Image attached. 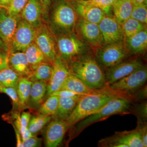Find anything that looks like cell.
Instances as JSON below:
<instances>
[{
	"label": "cell",
	"mask_w": 147,
	"mask_h": 147,
	"mask_svg": "<svg viewBox=\"0 0 147 147\" xmlns=\"http://www.w3.org/2000/svg\"><path fill=\"white\" fill-rule=\"evenodd\" d=\"M78 16L71 0H53L46 24L54 37L75 31Z\"/></svg>",
	"instance_id": "obj_1"
},
{
	"label": "cell",
	"mask_w": 147,
	"mask_h": 147,
	"mask_svg": "<svg viewBox=\"0 0 147 147\" xmlns=\"http://www.w3.org/2000/svg\"><path fill=\"white\" fill-rule=\"evenodd\" d=\"M131 17L143 24L147 23V4L133 5Z\"/></svg>",
	"instance_id": "obj_32"
},
{
	"label": "cell",
	"mask_w": 147,
	"mask_h": 147,
	"mask_svg": "<svg viewBox=\"0 0 147 147\" xmlns=\"http://www.w3.org/2000/svg\"><path fill=\"white\" fill-rule=\"evenodd\" d=\"M61 90H69L82 94H90L94 91L71 72L66 79Z\"/></svg>",
	"instance_id": "obj_24"
},
{
	"label": "cell",
	"mask_w": 147,
	"mask_h": 147,
	"mask_svg": "<svg viewBox=\"0 0 147 147\" xmlns=\"http://www.w3.org/2000/svg\"><path fill=\"white\" fill-rule=\"evenodd\" d=\"M70 73L67 63L58 55L53 63L52 76L47 83V96L61 89L65 81Z\"/></svg>",
	"instance_id": "obj_13"
},
{
	"label": "cell",
	"mask_w": 147,
	"mask_h": 147,
	"mask_svg": "<svg viewBox=\"0 0 147 147\" xmlns=\"http://www.w3.org/2000/svg\"><path fill=\"white\" fill-rule=\"evenodd\" d=\"M34 42L48 61L53 64L58 55L57 50L55 37L45 23L36 29Z\"/></svg>",
	"instance_id": "obj_10"
},
{
	"label": "cell",
	"mask_w": 147,
	"mask_h": 147,
	"mask_svg": "<svg viewBox=\"0 0 147 147\" xmlns=\"http://www.w3.org/2000/svg\"><path fill=\"white\" fill-rule=\"evenodd\" d=\"M144 65L139 58H134L126 59L115 65L105 69L104 74L106 85L113 84L129 75Z\"/></svg>",
	"instance_id": "obj_11"
},
{
	"label": "cell",
	"mask_w": 147,
	"mask_h": 147,
	"mask_svg": "<svg viewBox=\"0 0 147 147\" xmlns=\"http://www.w3.org/2000/svg\"><path fill=\"white\" fill-rule=\"evenodd\" d=\"M47 82L44 81H35L32 84L29 107L38 108L44 102L47 96Z\"/></svg>",
	"instance_id": "obj_21"
},
{
	"label": "cell",
	"mask_w": 147,
	"mask_h": 147,
	"mask_svg": "<svg viewBox=\"0 0 147 147\" xmlns=\"http://www.w3.org/2000/svg\"><path fill=\"white\" fill-rule=\"evenodd\" d=\"M134 112L137 114L139 119H141L142 120L145 121L147 119V102H143L135 107Z\"/></svg>",
	"instance_id": "obj_36"
},
{
	"label": "cell",
	"mask_w": 147,
	"mask_h": 147,
	"mask_svg": "<svg viewBox=\"0 0 147 147\" xmlns=\"http://www.w3.org/2000/svg\"><path fill=\"white\" fill-rule=\"evenodd\" d=\"M146 25V24H143L130 17L121 24L124 38L132 36L137 33L147 29Z\"/></svg>",
	"instance_id": "obj_29"
},
{
	"label": "cell",
	"mask_w": 147,
	"mask_h": 147,
	"mask_svg": "<svg viewBox=\"0 0 147 147\" xmlns=\"http://www.w3.org/2000/svg\"><path fill=\"white\" fill-rule=\"evenodd\" d=\"M117 0H101L98 7L104 11L105 14L108 15Z\"/></svg>",
	"instance_id": "obj_39"
},
{
	"label": "cell",
	"mask_w": 147,
	"mask_h": 147,
	"mask_svg": "<svg viewBox=\"0 0 147 147\" xmlns=\"http://www.w3.org/2000/svg\"><path fill=\"white\" fill-rule=\"evenodd\" d=\"M70 127L66 121L54 119L47 124L45 131L46 146L57 147L63 140L67 129Z\"/></svg>",
	"instance_id": "obj_15"
},
{
	"label": "cell",
	"mask_w": 147,
	"mask_h": 147,
	"mask_svg": "<svg viewBox=\"0 0 147 147\" xmlns=\"http://www.w3.org/2000/svg\"><path fill=\"white\" fill-rule=\"evenodd\" d=\"M53 0H39L42 8V17L44 23L46 24L48 13Z\"/></svg>",
	"instance_id": "obj_37"
},
{
	"label": "cell",
	"mask_w": 147,
	"mask_h": 147,
	"mask_svg": "<svg viewBox=\"0 0 147 147\" xmlns=\"http://www.w3.org/2000/svg\"><path fill=\"white\" fill-rule=\"evenodd\" d=\"M32 83L28 77H21L17 84L16 90L23 110L29 108V98Z\"/></svg>",
	"instance_id": "obj_25"
},
{
	"label": "cell",
	"mask_w": 147,
	"mask_h": 147,
	"mask_svg": "<svg viewBox=\"0 0 147 147\" xmlns=\"http://www.w3.org/2000/svg\"><path fill=\"white\" fill-rule=\"evenodd\" d=\"M55 38L58 55L67 63L82 55L93 53L92 47L75 31Z\"/></svg>",
	"instance_id": "obj_5"
},
{
	"label": "cell",
	"mask_w": 147,
	"mask_h": 147,
	"mask_svg": "<svg viewBox=\"0 0 147 147\" xmlns=\"http://www.w3.org/2000/svg\"><path fill=\"white\" fill-rule=\"evenodd\" d=\"M33 135V134L30 131V130H29V129L28 127L25 130V131H24V133L21 135V136H22V142L23 141H24V140L29 139L30 137H32Z\"/></svg>",
	"instance_id": "obj_45"
},
{
	"label": "cell",
	"mask_w": 147,
	"mask_h": 147,
	"mask_svg": "<svg viewBox=\"0 0 147 147\" xmlns=\"http://www.w3.org/2000/svg\"><path fill=\"white\" fill-rule=\"evenodd\" d=\"M84 95L86 94L77 93L69 90H60L53 93L50 95L56 96L59 97L80 98Z\"/></svg>",
	"instance_id": "obj_35"
},
{
	"label": "cell",
	"mask_w": 147,
	"mask_h": 147,
	"mask_svg": "<svg viewBox=\"0 0 147 147\" xmlns=\"http://www.w3.org/2000/svg\"><path fill=\"white\" fill-rule=\"evenodd\" d=\"M119 96H120L105 87L90 94L84 95L79 98L76 107L66 121L69 127L72 126L95 113L108 101Z\"/></svg>",
	"instance_id": "obj_3"
},
{
	"label": "cell",
	"mask_w": 147,
	"mask_h": 147,
	"mask_svg": "<svg viewBox=\"0 0 147 147\" xmlns=\"http://www.w3.org/2000/svg\"><path fill=\"white\" fill-rule=\"evenodd\" d=\"M51 116L38 114L31 118L28 128L33 134H35L40 131L46 124L52 120Z\"/></svg>",
	"instance_id": "obj_31"
},
{
	"label": "cell",
	"mask_w": 147,
	"mask_h": 147,
	"mask_svg": "<svg viewBox=\"0 0 147 147\" xmlns=\"http://www.w3.org/2000/svg\"><path fill=\"white\" fill-rule=\"evenodd\" d=\"M0 92L4 93L10 98L13 104L14 110H23L21 104L16 88L13 87H0Z\"/></svg>",
	"instance_id": "obj_33"
},
{
	"label": "cell",
	"mask_w": 147,
	"mask_h": 147,
	"mask_svg": "<svg viewBox=\"0 0 147 147\" xmlns=\"http://www.w3.org/2000/svg\"><path fill=\"white\" fill-rule=\"evenodd\" d=\"M15 131L16 138V147H23L22 144V136L18 129L15 126H13Z\"/></svg>",
	"instance_id": "obj_43"
},
{
	"label": "cell",
	"mask_w": 147,
	"mask_h": 147,
	"mask_svg": "<svg viewBox=\"0 0 147 147\" xmlns=\"http://www.w3.org/2000/svg\"><path fill=\"white\" fill-rule=\"evenodd\" d=\"M83 1H91V0H83Z\"/></svg>",
	"instance_id": "obj_49"
},
{
	"label": "cell",
	"mask_w": 147,
	"mask_h": 147,
	"mask_svg": "<svg viewBox=\"0 0 147 147\" xmlns=\"http://www.w3.org/2000/svg\"><path fill=\"white\" fill-rule=\"evenodd\" d=\"M53 64L45 62L40 64L28 78L32 82L41 81L48 83L53 73Z\"/></svg>",
	"instance_id": "obj_26"
},
{
	"label": "cell",
	"mask_w": 147,
	"mask_h": 147,
	"mask_svg": "<svg viewBox=\"0 0 147 147\" xmlns=\"http://www.w3.org/2000/svg\"><path fill=\"white\" fill-rule=\"evenodd\" d=\"M59 97L50 95L38 108V114L53 117L57 110Z\"/></svg>",
	"instance_id": "obj_30"
},
{
	"label": "cell",
	"mask_w": 147,
	"mask_h": 147,
	"mask_svg": "<svg viewBox=\"0 0 147 147\" xmlns=\"http://www.w3.org/2000/svg\"><path fill=\"white\" fill-rule=\"evenodd\" d=\"M100 1L101 0H91V1H84L85 3H87L96 6L98 7V5H99Z\"/></svg>",
	"instance_id": "obj_46"
},
{
	"label": "cell",
	"mask_w": 147,
	"mask_h": 147,
	"mask_svg": "<svg viewBox=\"0 0 147 147\" xmlns=\"http://www.w3.org/2000/svg\"><path fill=\"white\" fill-rule=\"evenodd\" d=\"M147 79V67L144 65L129 75L113 84L106 85L105 87L119 96L132 100L131 94L144 86Z\"/></svg>",
	"instance_id": "obj_6"
},
{
	"label": "cell",
	"mask_w": 147,
	"mask_h": 147,
	"mask_svg": "<svg viewBox=\"0 0 147 147\" xmlns=\"http://www.w3.org/2000/svg\"><path fill=\"white\" fill-rule=\"evenodd\" d=\"M123 42L127 50L130 55L143 54L146 51L147 48V29L132 36L125 38Z\"/></svg>",
	"instance_id": "obj_20"
},
{
	"label": "cell",
	"mask_w": 147,
	"mask_h": 147,
	"mask_svg": "<svg viewBox=\"0 0 147 147\" xmlns=\"http://www.w3.org/2000/svg\"><path fill=\"white\" fill-rule=\"evenodd\" d=\"M131 1H132V0H131Z\"/></svg>",
	"instance_id": "obj_50"
},
{
	"label": "cell",
	"mask_w": 147,
	"mask_h": 147,
	"mask_svg": "<svg viewBox=\"0 0 147 147\" xmlns=\"http://www.w3.org/2000/svg\"><path fill=\"white\" fill-rule=\"evenodd\" d=\"M25 53L32 71L40 64L49 62L34 42L29 45Z\"/></svg>",
	"instance_id": "obj_27"
},
{
	"label": "cell",
	"mask_w": 147,
	"mask_h": 147,
	"mask_svg": "<svg viewBox=\"0 0 147 147\" xmlns=\"http://www.w3.org/2000/svg\"><path fill=\"white\" fill-rule=\"evenodd\" d=\"M67 64L70 72L93 90L102 89L106 86L104 72L94 53L82 55Z\"/></svg>",
	"instance_id": "obj_2"
},
{
	"label": "cell",
	"mask_w": 147,
	"mask_h": 147,
	"mask_svg": "<svg viewBox=\"0 0 147 147\" xmlns=\"http://www.w3.org/2000/svg\"><path fill=\"white\" fill-rule=\"evenodd\" d=\"M94 54L98 63L105 69L128 59L131 55L127 50L123 40L98 47Z\"/></svg>",
	"instance_id": "obj_7"
},
{
	"label": "cell",
	"mask_w": 147,
	"mask_h": 147,
	"mask_svg": "<svg viewBox=\"0 0 147 147\" xmlns=\"http://www.w3.org/2000/svg\"><path fill=\"white\" fill-rule=\"evenodd\" d=\"M8 58L9 51L0 50V71L9 67Z\"/></svg>",
	"instance_id": "obj_40"
},
{
	"label": "cell",
	"mask_w": 147,
	"mask_h": 147,
	"mask_svg": "<svg viewBox=\"0 0 147 147\" xmlns=\"http://www.w3.org/2000/svg\"><path fill=\"white\" fill-rule=\"evenodd\" d=\"M31 119V114L29 112H23L21 115V135L24 133L28 126Z\"/></svg>",
	"instance_id": "obj_38"
},
{
	"label": "cell",
	"mask_w": 147,
	"mask_h": 147,
	"mask_svg": "<svg viewBox=\"0 0 147 147\" xmlns=\"http://www.w3.org/2000/svg\"><path fill=\"white\" fill-rule=\"evenodd\" d=\"M75 30L93 50L104 45L98 24L88 22L81 18L78 19Z\"/></svg>",
	"instance_id": "obj_12"
},
{
	"label": "cell",
	"mask_w": 147,
	"mask_h": 147,
	"mask_svg": "<svg viewBox=\"0 0 147 147\" xmlns=\"http://www.w3.org/2000/svg\"><path fill=\"white\" fill-rule=\"evenodd\" d=\"M147 0H132L133 5H139L141 4H147Z\"/></svg>",
	"instance_id": "obj_47"
},
{
	"label": "cell",
	"mask_w": 147,
	"mask_h": 147,
	"mask_svg": "<svg viewBox=\"0 0 147 147\" xmlns=\"http://www.w3.org/2000/svg\"><path fill=\"white\" fill-rule=\"evenodd\" d=\"M0 50H3L8 52L9 51V48L3 42V40L0 38Z\"/></svg>",
	"instance_id": "obj_48"
},
{
	"label": "cell",
	"mask_w": 147,
	"mask_h": 147,
	"mask_svg": "<svg viewBox=\"0 0 147 147\" xmlns=\"http://www.w3.org/2000/svg\"><path fill=\"white\" fill-rule=\"evenodd\" d=\"M80 98L59 97L57 110L55 115L52 117L66 121L73 112Z\"/></svg>",
	"instance_id": "obj_22"
},
{
	"label": "cell",
	"mask_w": 147,
	"mask_h": 147,
	"mask_svg": "<svg viewBox=\"0 0 147 147\" xmlns=\"http://www.w3.org/2000/svg\"><path fill=\"white\" fill-rule=\"evenodd\" d=\"M28 0H13L7 9L8 13L11 16L20 15L22 9Z\"/></svg>",
	"instance_id": "obj_34"
},
{
	"label": "cell",
	"mask_w": 147,
	"mask_h": 147,
	"mask_svg": "<svg viewBox=\"0 0 147 147\" xmlns=\"http://www.w3.org/2000/svg\"><path fill=\"white\" fill-rule=\"evenodd\" d=\"M21 18V15L11 16L7 9L0 7V38L9 50L14 32Z\"/></svg>",
	"instance_id": "obj_16"
},
{
	"label": "cell",
	"mask_w": 147,
	"mask_h": 147,
	"mask_svg": "<svg viewBox=\"0 0 147 147\" xmlns=\"http://www.w3.org/2000/svg\"><path fill=\"white\" fill-rule=\"evenodd\" d=\"M100 147H144L139 127L130 131L116 132L98 142Z\"/></svg>",
	"instance_id": "obj_8"
},
{
	"label": "cell",
	"mask_w": 147,
	"mask_h": 147,
	"mask_svg": "<svg viewBox=\"0 0 147 147\" xmlns=\"http://www.w3.org/2000/svg\"><path fill=\"white\" fill-rule=\"evenodd\" d=\"M78 16L85 21L98 24L106 15L98 7L85 3L83 0H71Z\"/></svg>",
	"instance_id": "obj_17"
},
{
	"label": "cell",
	"mask_w": 147,
	"mask_h": 147,
	"mask_svg": "<svg viewBox=\"0 0 147 147\" xmlns=\"http://www.w3.org/2000/svg\"><path fill=\"white\" fill-rule=\"evenodd\" d=\"M21 77L10 67L0 71V87L16 88Z\"/></svg>",
	"instance_id": "obj_28"
},
{
	"label": "cell",
	"mask_w": 147,
	"mask_h": 147,
	"mask_svg": "<svg viewBox=\"0 0 147 147\" xmlns=\"http://www.w3.org/2000/svg\"><path fill=\"white\" fill-rule=\"evenodd\" d=\"M133 6L131 0H117L112 7L114 18L121 25L131 17Z\"/></svg>",
	"instance_id": "obj_23"
},
{
	"label": "cell",
	"mask_w": 147,
	"mask_h": 147,
	"mask_svg": "<svg viewBox=\"0 0 147 147\" xmlns=\"http://www.w3.org/2000/svg\"><path fill=\"white\" fill-rule=\"evenodd\" d=\"M40 144V139L36 136L33 135L26 140L22 142L23 147H36L38 146Z\"/></svg>",
	"instance_id": "obj_41"
},
{
	"label": "cell",
	"mask_w": 147,
	"mask_h": 147,
	"mask_svg": "<svg viewBox=\"0 0 147 147\" xmlns=\"http://www.w3.org/2000/svg\"><path fill=\"white\" fill-rule=\"evenodd\" d=\"M139 125L138 127L140 129L142 143L144 147H147V126L146 124Z\"/></svg>",
	"instance_id": "obj_42"
},
{
	"label": "cell",
	"mask_w": 147,
	"mask_h": 147,
	"mask_svg": "<svg viewBox=\"0 0 147 147\" xmlns=\"http://www.w3.org/2000/svg\"><path fill=\"white\" fill-rule=\"evenodd\" d=\"M132 101L126 98L119 96L108 101L99 110L77 123L74 132L75 135L81 133L91 125L115 115L126 113L131 106Z\"/></svg>",
	"instance_id": "obj_4"
},
{
	"label": "cell",
	"mask_w": 147,
	"mask_h": 147,
	"mask_svg": "<svg viewBox=\"0 0 147 147\" xmlns=\"http://www.w3.org/2000/svg\"><path fill=\"white\" fill-rule=\"evenodd\" d=\"M98 25L102 34L104 45L123 40L124 34L121 25L114 17L106 14Z\"/></svg>",
	"instance_id": "obj_14"
},
{
	"label": "cell",
	"mask_w": 147,
	"mask_h": 147,
	"mask_svg": "<svg viewBox=\"0 0 147 147\" xmlns=\"http://www.w3.org/2000/svg\"><path fill=\"white\" fill-rule=\"evenodd\" d=\"M9 67L21 77H28L32 73L24 52H9Z\"/></svg>",
	"instance_id": "obj_19"
},
{
	"label": "cell",
	"mask_w": 147,
	"mask_h": 147,
	"mask_svg": "<svg viewBox=\"0 0 147 147\" xmlns=\"http://www.w3.org/2000/svg\"><path fill=\"white\" fill-rule=\"evenodd\" d=\"M20 15L22 19L35 29L44 23L42 8L39 0H28Z\"/></svg>",
	"instance_id": "obj_18"
},
{
	"label": "cell",
	"mask_w": 147,
	"mask_h": 147,
	"mask_svg": "<svg viewBox=\"0 0 147 147\" xmlns=\"http://www.w3.org/2000/svg\"><path fill=\"white\" fill-rule=\"evenodd\" d=\"M13 0H0V7L7 9Z\"/></svg>",
	"instance_id": "obj_44"
},
{
	"label": "cell",
	"mask_w": 147,
	"mask_h": 147,
	"mask_svg": "<svg viewBox=\"0 0 147 147\" xmlns=\"http://www.w3.org/2000/svg\"><path fill=\"white\" fill-rule=\"evenodd\" d=\"M36 32V29L21 18L13 35L9 52L25 53L29 45L34 42Z\"/></svg>",
	"instance_id": "obj_9"
}]
</instances>
